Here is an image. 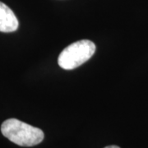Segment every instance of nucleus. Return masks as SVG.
Returning a JSON list of instances; mask_svg holds the SVG:
<instances>
[{"label":"nucleus","mask_w":148,"mask_h":148,"mask_svg":"<svg viewBox=\"0 0 148 148\" xmlns=\"http://www.w3.org/2000/svg\"><path fill=\"white\" fill-rule=\"evenodd\" d=\"M2 134L21 147H33L41 143L44 132L41 129L21 122L16 119H9L1 125Z\"/></svg>","instance_id":"1"},{"label":"nucleus","mask_w":148,"mask_h":148,"mask_svg":"<svg viewBox=\"0 0 148 148\" xmlns=\"http://www.w3.org/2000/svg\"><path fill=\"white\" fill-rule=\"evenodd\" d=\"M95 52V45L88 40H82L71 44L60 53L58 65L66 70L74 69L86 63Z\"/></svg>","instance_id":"2"},{"label":"nucleus","mask_w":148,"mask_h":148,"mask_svg":"<svg viewBox=\"0 0 148 148\" xmlns=\"http://www.w3.org/2000/svg\"><path fill=\"white\" fill-rule=\"evenodd\" d=\"M19 21L9 7L0 2V32L10 33L17 30Z\"/></svg>","instance_id":"3"},{"label":"nucleus","mask_w":148,"mask_h":148,"mask_svg":"<svg viewBox=\"0 0 148 148\" xmlns=\"http://www.w3.org/2000/svg\"><path fill=\"white\" fill-rule=\"evenodd\" d=\"M105 148H120L119 147H118V146H108V147H106Z\"/></svg>","instance_id":"4"}]
</instances>
